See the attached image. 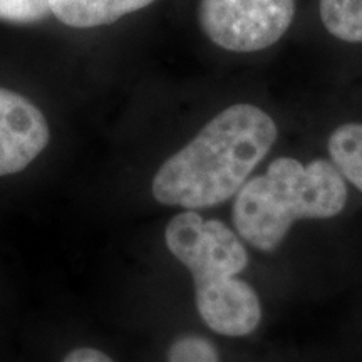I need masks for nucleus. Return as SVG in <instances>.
Returning a JSON list of instances; mask_svg holds the SVG:
<instances>
[{
  "label": "nucleus",
  "mask_w": 362,
  "mask_h": 362,
  "mask_svg": "<svg viewBox=\"0 0 362 362\" xmlns=\"http://www.w3.org/2000/svg\"><path fill=\"white\" fill-rule=\"evenodd\" d=\"M277 124L252 104L215 116L153 180V197L185 210L216 206L235 197L277 139Z\"/></svg>",
  "instance_id": "1"
},
{
  "label": "nucleus",
  "mask_w": 362,
  "mask_h": 362,
  "mask_svg": "<svg viewBox=\"0 0 362 362\" xmlns=\"http://www.w3.org/2000/svg\"><path fill=\"white\" fill-rule=\"evenodd\" d=\"M347 203L346 178L332 161L304 165L277 158L265 175L247 180L235 194L233 225L240 238L262 252L282 245L293 221L332 218Z\"/></svg>",
  "instance_id": "2"
},
{
  "label": "nucleus",
  "mask_w": 362,
  "mask_h": 362,
  "mask_svg": "<svg viewBox=\"0 0 362 362\" xmlns=\"http://www.w3.org/2000/svg\"><path fill=\"white\" fill-rule=\"evenodd\" d=\"M165 242L175 259L192 272L194 287L237 277L248 265L240 235L223 221L205 220L194 210H185L170 220Z\"/></svg>",
  "instance_id": "3"
},
{
  "label": "nucleus",
  "mask_w": 362,
  "mask_h": 362,
  "mask_svg": "<svg viewBox=\"0 0 362 362\" xmlns=\"http://www.w3.org/2000/svg\"><path fill=\"white\" fill-rule=\"evenodd\" d=\"M296 0H200L198 22L211 42L232 52L264 51L284 37Z\"/></svg>",
  "instance_id": "4"
},
{
  "label": "nucleus",
  "mask_w": 362,
  "mask_h": 362,
  "mask_svg": "<svg viewBox=\"0 0 362 362\" xmlns=\"http://www.w3.org/2000/svg\"><path fill=\"white\" fill-rule=\"evenodd\" d=\"M42 111L19 93L0 88V176L19 173L49 143Z\"/></svg>",
  "instance_id": "5"
},
{
  "label": "nucleus",
  "mask_w": 362,
  "mask_h": 362,
  "mask_svg": "<svg viewBox=\"0 0 362 362\" xmlns=\"http://www.w3.org/2000/svg\"><path fill=\"white\" fill-rule=\"evenodd\" d=\"M194 302L205 324L221 336H248L262 320L259 296L238 275L220 284L194 287Z\"/></svg>",
  "instance_id": "6"
},
{
  "label": "nucleus",
  "mask_w": 362,
  "mask_h": 362,
  "mask_svg": "<svg viewBox=\"0 0 362 362\" xmlns=\"http://www.w3.org/2000/svg\"><path fill=\"white\" fill-rule=\"evenodd\" d=\"M155 0H51V12L76 29L107 25L151 6Z\"/></svg>",
  "instance_id": "7"
},
{
  "label": "nucleus",
  "mask_w": 362,
  "mask_h": 362,
  "mask_svg": "<svg viewBox=\"0 0 362 362\" xmlns=\"http://www.w3.org/2000/svg\"><path fill=\"white\" fill-rule=\"evenodd\" d=\"M329 155L344 178L362 192V124L339 126L329 138Z\"/></svg>",
  "instance_id": "8"
},
{
  "label": "nucleus",
  "mask_w": 362,
  "mask_h": 362,
  "mask_svg": "<svg viewBox=\"0 0 362 362\" xmlns=\"http://www.w3.org/2000/svg\"><path fill=\"white\" fill-rule=\"evenodd\" d=\"M320 19L334 37L362 44V0H320Z\"/></svg>",
  "instance_id": "9"
},
{
  "label": "nucleus",
  "mask_w": 362,
  "mask_h": 362,
  "mask_svg": "<svg viewBox=\"0 0 362 362\" xmlns=\"http://www.w3.org/2000/svg\"><path fill=\"white\" fill-rule=\"evenodd\" d=\"M168 362H220L214 342L202 336H183L171 344Z\"/></svg>",
  "instance_id": "10"
},
{
  "label": "nucleus",
  "mask_w": 362,
  "mask_h": 362,
  "mask_svg": "<svg viewBox=\"0 0 362 362\" xmlns=\"http://www.w3.org/2000/svg\"><path fill=\"white\" fill-rule=\"evenodd\" d=\"M51 13V0H0V21L34 24Z\"/></svg>",
  "instance_id": "11"
},
{
  "label": "nucleus",
  "mask_w": 362,
  "mask_h": 362,
  "mask_svg": "<svg viewBox=\"0 0 362 362\" xmlns=\"http://www.w3.org/2000/svg\"><path fill=\"white\" fill-rule=\"evenodd\" d=\"M62 362H115L104 352L93 349V347H79L71 351Z\"/></svg>",
  "instance_id": "12"
}]
</instances>
